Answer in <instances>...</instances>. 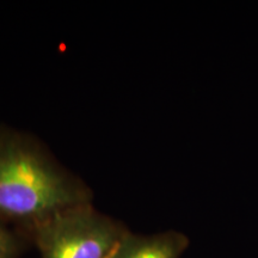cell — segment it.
Listing matches in <instances>:
<instances>
[{"instance_id": "1", "label": "cell", "mask_w": 258, "mask_h": 258, "mask_svg": "<svg viewBox=\"0 0 258 258\" xmlns=\"http://www.w3.org/2000/svg\"><path fill=\"white\" fill-rule=\"evenodd\" d=\"M92 194L34 138L0 131V221L30 230L66 209L91 203Z\"/></svg>"}, {"instance_id": "2", "label": "cell", "mask_w": 258, "mask_h": 258, "mask_svg": "<svg viewBox=\"0 0 258 258\" xmlns=\"http://www.w3.org/2000/svg\"><path fill=\"white\" fill-rule=\"evenodd\" d=\"M30 231L41 258H109L128 232L91 203L57 213Z\"/></svg>"}, {"instance_id": "3", "label": "cell", "mask_w": 258, "mask_h": 258, "mask_svg": "<svg viewBox=\"0 0 258 258\" xmlns=\"http://www.w3.org/2000/svg\"><path fill=\"white\" fill-rule=\"evenodd\" d=\"M188 246V237L177 231L156 234L127 232L109 258H180Z\"/></svg>"}, {"instance_id": "4", "label": "cell", "mask_w": 258, "mask_h": 258, "mask_svg": "<svg viewBox=\"0 0 258 258\" xmlns=\"http://www.w3.org/2000/svg\"><path fill=\"white\" fill-rule=\"evenodd\" d=\"M19 244L15 235L0 222V258H16Z\"/></svg>"}]
</instances>
